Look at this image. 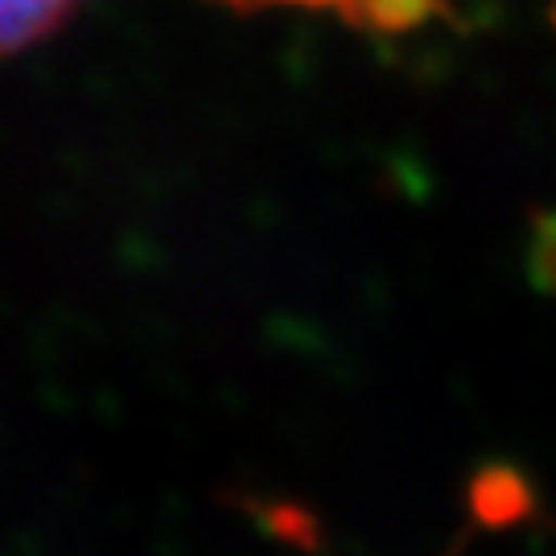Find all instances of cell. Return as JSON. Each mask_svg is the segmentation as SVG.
Instances as JSON below:
<instances>
[{"instance_id":"6da1fadb","label":"cell","mask_w":556,"mask_h":556,"mask_svg":"<svg viewBox=\"0 0 556 556\" xmlns=\"http://www.w3.org/2000/svg\"><path fill=\"white\" fill-rule=\"evenodd\" d=\"M75 9L79 0H0V54L50 38Z\"/></svg>"},{"instance_id":"277c9868","label":"cell","mask_w":556,"mask_h":556,"mask_svg":"<svg viewBox=\"0 0 556 556\" xmlns=\"http://www.w3.org/2000/svg\"><path fill=\"white\" fill-rule=\"evenodd\" d=\"M231 9H260V4H298V9H338V13H351L355 17V4L358 0H223Z\"/></svg>"},{"instance_id":"3957f363","label":"cell","mask_w":556,"mask_h":556,"mask_svg":"<svg viewBox=\"0 0 556 556\" xmlns=\"http://www.w3.org/2000/svg\"><path fill=\"white\" fill-rule=\"evenodd\" d=\"M532 277L540 289L556 293V215L553 219H540L536 243H532Z\"/></svg>"},{"instance_id":"7a4b0ae2","label":"cell","mask_w":556,"mask_h":556,"mask_svg":"<svg viewBox=\"0 0 556 556\" xmlns=\"http://www.w3.org/2000/svg\"><path fill=\"white\" fill-rule=\"evenodd\" d=\"M438 9V0H358L355 17L376 29H408Z\"/></svg>"}]
</instances>
